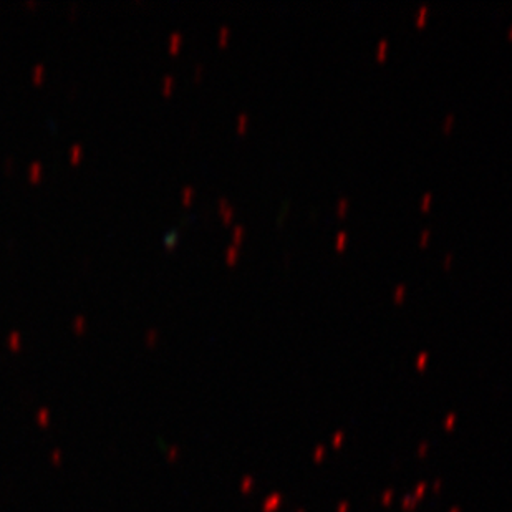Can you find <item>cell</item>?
Instances as JSON below:
<instances>
[]
</instances>
